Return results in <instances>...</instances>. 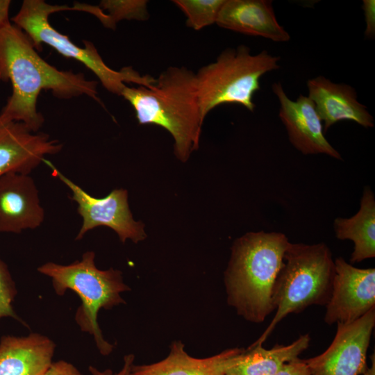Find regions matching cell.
I'll use <instances>...</instances> for the list:
<instances>
[{
    "label": "cell",
    "instance_id": "28",
    "mask_svg": "<svg viewBox=\"0 0 375 375\" xmlns=\"http://www.w3.org/2000/svg\"><path fill=\"white\" fill-rule=\"evenodd\" d=\"M371 366L367 367L360 375H375V356L374 353L370 356Z\"/></svg>",
    "mask_w": 375,
    "mask_h": 375
},
{
    "label": "cell",
    "instance_id": "9",
    "mask_svg": "<svg viewBox=\"0 0 375 375\" xmlns=\"http://www.w3.org/2000/svg\"><path fill=\"white\" fill-rule=\"evenodd\" d=\"M375 326V308L349 324H337L335 335L322 353L305 359L309 375H360Z\"/></svg>",
    "mask_w": 375,
    "mask_h": 375
},
{
    "label": "cell",
    "instance_id": "7",
    "mask_svg": "<svg viewBox=\"0 0 375 375\" xmlns=\"http://www.w3.org/2000/svg\"><path fill=\"white\" fill-rule=\"evenodd\" d=\"M63 10H72L65 5L58 6L43 0H24L19 12L11 19L31 39L36 50L41 51L43 44L50 46L62 56L73 58L92 72L102 85L110 92L121 95L125 83H133L150 88L156 79L149 75H140L131 67L117 71L103 60L94 44L83 41L81 47L67 35L62 34L49 22L50 15Z\"/></svg>",
    "mask_w": 375,
    "mask_h": 375
},
{
    "label": "cell",
    "instance_id": "20",
    "mask_svg": "<svg viewBox=\"0 0 375 375\" xmlns=\"http://www.w3.org/2000/svg\"><path fill=\"white\" fill-rule=\"evenodd\" d=\"M226 0H174L186 16V25L199 31L216 23Z\"/></svg>",
    "mask_w": 375,
    "mask_h": 375
},
{
    "label": "cell",
    "instance_id": "22",
    "mask_svg": "<svg viewBox=\"0 0 375 375\" xmlns=\"http://www.w3.org/2000/svg\"><path fill=\"white\" fill-rule=\"evenodd\" d=\"M17 294L15 283L8 265L0 258V319L10 317L27 326L17 315L13 302Z\"/></svg>",
    "mask_w": 375,
    "mask_h": 375
},
{
    "label": "cell",
    "instance_id": "10",
    "mask_svg": "<svg viewBox=\"0 0 375 375\" xmlns=\"http://www.w3.org/2000/svg\"><path fill=\"white\" fill-rule=\"evenodd\" d=\"M334 262L333 289L324 322L329 325L349 324L375 308V269L356 267L341 257Z\"/></svg>",
    "mask_w": 375,
    "mask_h": 375
},
{
    "label": "cell",
    "instance_id": "24",
    "mask_svg": "<svg viewBox=\"0 0 375 375\" xmlns=\"http://www.w3.org/2000/svg\"><path fill=\"white\" fill-rule=\"evenodd\" d=\"M362 8L365 12L366 29L365 35L372 39L375 35V1L374 0H364Z\"/></svg>",
    "mask_w": 375,
    "mask_h": 375
},
{
    "label": "cell",
    "instance_id": "8",
    "mask_svg": "<svg viewBox=\"0 0 375 375\" xmlns=\"http://www.w3.org/2000/svg\"><path fill=\"white\" fill-rule=\"evenodd\" d=\"M43 162L50 167L51 175L71 190V199L78 205L77 212L83 223L76 240H81L89 231L99 226L112 229L122 243L127 240L138 243L146 238L144 225L141 222L135 221L129 209L127 190L115 189L104 197H94L65 176L50 161L44 159Z\"/></svg>",
    "mask_w": 375,
    "mask_h": 375
},
{
    "label": "cell",
    "instance_id": "3",
    "mask_svg": "<svg viewBox=\"0 0 375 375\" xmlns=\"http://www.w3.org/2000/svg\"><path fill=\"white\" fill-rule=\"evenodd\" d=\"M290 244L279 232H249L238 238L224 273L227 303L247 321L261 323L275 310L274 282Z\"/></svg>",
    "mask_w": 375,
    "mask_h": 375
},
{
    "label": "cell",
    "instance_id": "1",
    "mask_svg": "<svg viewBox=\"0 0 375 375\" xmlns=\"http://www.w3.org/2000/svg\"><path fill=\"white\" fill-rule=\"evenodd\" d=\"M1 81H10L12 94L0 117L24 124L33 132L42 126L44 118L37 110L42 90H51L58 99L87 95L99 103L95 81L82 73L59 70L40 56L28 36L11 23L0 29Z\"/></svg>",
    "mask_w": 375,
    "mask_h": 375
},
{
    "label": "cell",
    "instance_id": "18",
    "mask_svg": "<svg viewBox=\"0 0 375 375\" xmlns=\"http://www.w3.org/2000/svg\"><path fill=\"white\" fill-rule=\"evenodd\" d=\"M310 342L307 333L290 344H276L269 349L260 344L250 345L233 358L225 375H274L284 364L299 358Z\"/></svg>",
    "mask_w": 375,
    "mask_h": 375
},
{
    "label": "cell",
    "instance_id": "17",
    "mask_svg": "<svg viewBox=\"0 0 375 375\" xmlns=\"http://www.w3.org/2000/svg\"><path fill=\"white\" fill-rule=\"evenodd\" d=\"M184 344L174 341L168 356L163 360L149 365H133L132 375H225L233 358L244 349L232 348L205 358L190 356Z\"/></svg>",
    "mask_w": 375,
    "mask_h": 375
},
{
    "label": "cell",
    "instance_id": "2",
    "mask_svg": "<svg viewBox=\"0 0 375 375\" xmlns=\"http://www.w3.org/2000/svg\"><path fill=\"white\" fill-rule=\"evenodd\" d=\"M133 107L139 124L166 129L174 140V153L186 161L199 146L202 117L195 74L170 67L150 88L125 85L121 95Z\"/></svg>",
    "mask_w": 375,
    "mask_h": 375
},
{
    "label": "cell",
    "instance_id": "15",
    "mask_svg": "<svg viewBox=\"0 0 375 375\" xmlns=\"http://www.w3.org/2000/svg\"><path fill=\"white\" fill-rule=\"evenodd\" d=\"M216 24L226 29L274 42H288L290 39L276 19L272 1L226 0Z\"/></svg>",
    "mask_w": 375,
    "mask_h": 375
},
{
    "label": "cell",
    "instance_id": "27",
    "mask_svg": "<svg viewBox=\"0 0 375 375\" xmlns=\"http://www.w3.org/2000/svg\"><path fill=\"white\" fill-rule=\"evenodd\" d=\"M10 3V0H0V29L10 24L9 19Z\"/></svg>",
    "mask_w": 375,
    "mask_h": 375
},
{
    "label": "cell",
    "instance_id": "13",
    "mask_svg": "<svg viewBox=\"0 0 375 375\" xmlns=\"http://www.w3.org/2000/svg\"><path fill=\"white\" fill-rule=\"evenodd\" d=\"M44 210L34 180L29 174L7 173L0 177V232L20 233L35 229Z\"/></svg>",
    "mask_w": 375,
    "mask_h": 375
},
{
    "label": "cell",
    "instance_id": "26",
    "mask_svg": "<svg viewBox=\"0 0 375 375\" xmlns=\"http://www.w3.org/2000/svg\"><path fill=\"white\" fill-rule=\"evenodd\" d=\"M44 375H83L72 363L65 360L53 362Z\"/></svg>",
    "mask_w": 375,
    "mask_h": 375
},
{
    "label": "cell",
    "instance_id": "4",
    "mask_svg": "<svg viewBox=\"0 0 375 375\" xmlns=\"http://www.w3.org/2000/svg\"><path fill=\"white\" fill-rule=\"evenodd\" d=\"M334 276L335 262L325 243L290 242L273 288L274 316L251 345H262L288 315L301 312L313 305L326 306L331 295Z\"/></svg>",
    "mask_w": 375,
    "mask_h": 375
},
{
    "label": "cell",
    "instance_id": "11",
    "mask_svg": "<svg viewBox=\"0 0 375 375\" xmlns=\"http://www.w3.org/2000/svg\"><path fill=\"white\" fill-rule=\"evenodd\" d=\"M62 144L24 124L0 117V177L7 173H30L46 156L58 153Z\"/></svg>",
    "mask_w": 375,
    "mask_h": 375
},
{
    "label": "cell",
    "instance_id": "25",
    "mask_svg": "<svg viewBox=\"0 0 375 375\" xmlns=\"http://www.w3.org/2000/svg\"><path fill=\"white\" fill-rule=\"evenodd\" d=\"M134 359L135 356L133 354L124 356L122 368L115 373L110 369L101 371L92 365L89 366L88 369L91 375H132L131 371L134 365Z\"/></svg>",
    "mask_w": 375,
    "mask_h": 375
},
{
    "label": "cell",
    "instance_id": "19",
    "mask_svg": "<svg viewBox=\"0 0 375 375\" xmlns=\"http://www.w3.org/2000/svg\"><path fill=\"white\" fill-rule=\"evenodd\" d=\"M333 228L338 239L350 240L353 242L351 263L374 258L375 198L369 187L364 188L358 212L350 218H336Z\"/></svg>",
    "mask_w": 375,
    "mask_h": 375
},
{
    "label": "cell",
    "instance_id": "21",
    "mask_svg": "<svg viewBox=\"0 0 375 375\" xmlns=\"http://www.w3.org/2000/svg\"><path fill=\"white\" fill-rule=\"evenodd\" d=\"M146 0H103L99 7L108 17L107 28L115 29L119 21L138 20L149 19Z\"/></svg>",
    "mask_w": 375,
    "mask_h": 375
},
{
    "label": "cell",
    "instance_id": "6",
    "mask_svg": "<svg viewBox=\"0 0 375 375\" xmlns=\"http://www.w3.org/2000/svg\"><path fill=\"white\" fill-rule=\"evenodd\" d=\"M280 57L264 50L253 55L249 47L240 45L223 51L216 60L195 74L202 117L215 107L238 104L253 112L254 94L260 89V79L278 69Z\"/></svg>",
    "mask_w": 375,
    "mask_h": 375
},
{
    "label": "cell",
    "instance_id": "5",
    "mask_svg": "<svg viewBox=\"0 0 375 375\" xmlns=\"http://www.w3.org/2000/svg\"><path fill=\"white\" fill-rule=\"evenodd\" d=\"M95 253L85 252L81 260L69 265L48 262L37 270L51 279L56 294L62 296L72 290L81 299L75 313V321L80 329L92 335L96 346L103 356L109 355L113 345L103 338L97 322L100 309L110 310L126 303L120 294L131 288L124 283L122 272L113 268L98 269L94 262Z\"/></svg>",
    "mask_w": 375,
    "mask_h": 375
},
{
    "label": "cell",
    "instance_id": "23",
    "mask_svg": "<svg viewBox=\"0 0 375 375\" xmlns=\"http://www.w3.org/2000/svg\"><path fill=\"white\" fill-rule=\"evenodd\" d=\"M274 375H309L306 360L297 358L285 364Z\"/></svg>",
    "mask_w": 375,
    "mask_h": 375
},
{
    "label": "cell",
    "instance_id": "16",
    "mask_svg": "<svg viewBox=\"0 0 375 375\" xmlns=\"http://www.w3.org/2000/svg\"><path fill=\"white\" fill-rule=\"evenodd\" d=\"M56 344L38 333L0 338V375H44L53 362Z\"/></svg>",
    "mask_w": 375,
    "mask_h": 375
},
{
    "label": "cell",
    "instance_id": "14",
    "mask_svg": "<svg viewBox=\"0 0 375 375\" xmlns=\"http://www.w3.org/2000/svg\"><path fill=\"white\" fill-rule=\"evenodd\" d=\"M308 97L324 122L325 133L340 121H353L365 128L374 126V118L366 106L357 99L356 92L344 83H335L323 76L307 81Z\"/></svg>",
    "mask_w": 375,
    "mask_h": 375
},
{
    "label": "cell",
    "instance_id": "29",
    "mask_svg": "<svg viewBox=\"0 0 375 375\" xmlns=\"http://www.w3.org/2000/svg\"><path fill=\"white\" fill-rule=\"evenodd\" d=\"M1 81V74H0V81Z\"/></svg>",
    "mask_w": 375,
    "mask_h": 375
},
{
    "label": "cell",
    "instance_id": "12",
    "mask_svg": "<svg viewBox=\"0 0 375 375\" xmlns=\"http://www.w3.org/2000/svg\"><path fill=\"white\" fill-rule=\"evenodd\" d=\"M272 89L280 102L279 117L293 147L304 155L326 154L342 160L340 153L324 136L322 122L313 101L302 94L296 101L291 100L280 83H274Z\"/></svg>",
    "mask_w": 375,
    "mask_h": 375
}]
</instances>
